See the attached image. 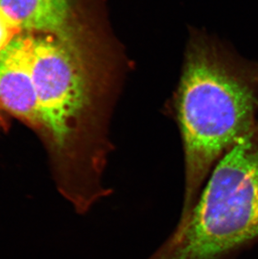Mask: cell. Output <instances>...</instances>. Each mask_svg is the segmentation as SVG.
Instances as JSON below:
<instances>
[{
  "label": "cell",
  "mask_w": 258,
  "mask_h": 259,
  "mask_svg": "<svg viewBox=\"0 0 258 259\" xmlns=\"http://www.w3.org/2000/svg\"><path fill=\"white\" fill-rule=\"evenodd\" d=\"M177 108L185 153L181 223L217 162L258 125V64L196 47L185 63Z\"/></svg>",
  "instance_id": "1"
},
{
  "label": "cell",
  "mask_w": 258,
  "mask_h": 259,
  "mask_svg": "<svg viewBox=\"0 0 258 259\" xmlns=\"http://www.w3.org/2000/svg\"><path fill=\"white\" fill-rule=\"evenodd\" d=\"M258 241V131L217 162L197 202L147 259H225Z\"/></svg>",
  "instance_id": "2"
},
{
  "label": "cell",
  "mask_w": 258,
  "mask_h": 259,
  "mask_svg": "<svg viewBox=\"0 0 258 259\" xmlns=\"http://www.w3.org/2000/svg\"><path fill=\"white\" fill-rule=\"evenodd\" d=\"M31 35L15 36L0 52V103L32 124L41 125L32 72Z\"/></svg>",
  "instance_id": "3"
},
{
  "label": "cell",
  "mask_w": 258,
  "mask_h": 259,
  "mask_svg": "<svg viewBox=\"0 0 258 259\" xmlns=\"http://www.w3.org/2000/svg\"><path fill=\"white\" fill-rule=\"evenodd\" d=\"M0 10L19 30L70 36L71 0H0Z\"/></svg>",
  "instance_id": "4"
},
{
  "label": "cell",
  "mask_w": 258,
  "mask_h": 259,
  "mask_svg": "<svg viewBox=\"0 0 258 259\" xmlns=\"http://www.w3.org/2000/svg\"><path fill=\"white\" fill-rule=\"evenodd\" d=\"M17 31H19V29L15 27V25L10 22L5 14L0 10V52L12 41Z\"/></svg>",
  "instance_id": "5"
},
{
  "label": "cell",
  "mask_w": 258,
  "mask_h": 259,
  "mask_svg": "<svg viewBox=\"0 0 258 259\" xmlns=\"http://www.w3.org/2000/svg\"><path fill=\"white\" fill-rule=\"evenodd\" d=\"M256 130H257V131H258V125H257V126H256Z\"/></svg>",
  "instance_id": "6"
}]
</instances>
